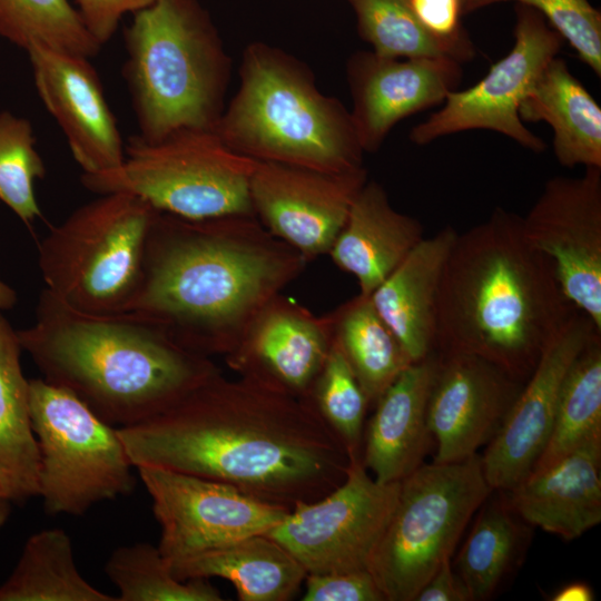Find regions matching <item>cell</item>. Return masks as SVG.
I'll return each instance as SVG.
<instances>
[{"mask_svg":"<svg viewBox=\"0 0 601 601\" xmlns=\"http://www.w3.org/2000/svg\"><path fill=\"white\" fill-rule=\"evenodd\" d=\"M118 433L135 467L225 482L288 510L334 490L349 463L308 398L221 371Z\"/></svg>","mask_w":601,"mask_h":601,"instance_id":"obj_1","label":"cell"},{"mask_svg":"<svg viewBox=\"0 0 601 601\" xmlns=\"http://www.w3.org/2000/svg\"><path fill=\"white\" fill-rule=\"evenodd\" d=\"M307 263L254 215L188 219L158 210L126 312L189 352L225 357Z\"/></svg>","mask_w":601,"mask_h":601,"instance_id":"obj_2","label":"cell"},{"mask_svg":"<svg viewBox=\"0 0 601 601\" xmlns=\"http://www.w3.org/2000/svg\"><path fill=\"white\" fill-rule=\"evenodd\" d=\"M578 308L552 262L526 242L521 216L497 207L459 234L444 265L434 352L480 356L524 383Z\"/></svg>","mask_w":601,"mask_h":601,"instance_id":"obj_3","label":"cell"},{"mask_svg":"<svg viewBox=\"0 0 601 601\" xmlns=\"http://www.w3.org/2000/svg\"><path fill=\"white\" fill-rule=\"evenodd\" d=\"M17 334L43 380L117 428L157 414L220 371L137 314L81 313L46 288L35 323Z\"/></svg>","mask_w":601,"mask_h":601,"instance_id":"obj_4","label":"cell"},{"mask_svg":"<svg viewBox=\"0 0 601 601\" xmlns=\"http://www.w3.org/2000/svg\"><path fill=\"white\" fill-rule=\"evenodd\" d=\"M213 131L255 160L333 173L363 167L351 114L290 57L259 42L245 50L240 86Z\"/></svg>","mask_w":601,"mask_h":601,"instance_id":"obj_5","label":"cell"},{"mask_svg":"<svg viewBox=\"0 0 601 601\" xmlns=\"http://www.w3.org/2000/svg\"><path fill=\"white\" fill-rule=\"evenodd\" d=\"M122 73L139 132L157 141L213 130L224 111L229 60L198 0H157L132 13Z\"/></svg>","mask_w":601,"mask_h":601,"instance_id":"obj_6","label":"cell"},{"mask_svg":"<svg viewBox=\"0 0 601 601\" xmlns=\"http://www.w3.org/2000/svg\"><path fill=\"white\" fill-rule=\"evenodd\" d=\"M157 213L126 191L100 194L75 209L38 246L46 289L81 313H125L140 285Z\"/></svg>","mask_w":601,"mask_h":601,"instance_id":"obj_7","label":"cell"},{"mask_svg":"<svg viewBox=\"0 0 601 601\" xmlns=\"http://www.w3.org/2000/svg\"><path fill=\"white\" fill-rule=\"evenodd\" d=\"M491 492L479 454L422 464L400 481L394 511L368 565L385 601H415Z\"/></svg>","mask_w":601,"mask_h":601,"instance_id":"obj_8","label":"cell"},{"mask_svg":"<svg viewBox=\"0 0 601 601\" xmlns=\"http://www.w3.org/2000/svg\"><path fill=\"white\" fill-rule=\"evenodd\" d=\"M125 152L119 167L81 175L83 187L98 195L130 193L188 219L254 215L249 180L256 160L230 149L213 130H180L157 141L136 135Z\"/></svg>","mask_w":601,"mask_h":601,"instance_id":"obj_9","label":"cell"},{"mask_svg":"<svg viewBox=\"0 0 601 601\" xmlns=\"http://www.w3.org/2000/svg\"><path fill=\"white\" fill-rule=\"evenodd\" d=\"M29 414L39 450L38 495L48 513L82 515L134 490L136 467L118 428L72 393L29 380Z\"/></svg>","mask_w":601,"mask_h":601,"instance_id":"obj_10","label":"cell"},{"mask_svg":"<svg viewBox=\"0 0 601 601\" xmlns=\"http://www.w3.org/2000/svg\"><path fill=\"white\" fill-rule=\"evenodd\" d=\"M400 482H377L361 454L349 453L345 479L323 497L298 503L267 534L308 573L368 570L394 511Z\"/></svg>","mask_w":601,"mask_h":601,"instance_id":"obj_11","label":"cell"},{"mask_svg":"<svg viewBox=\"0 0 601 601\" xmlns=\"http://www.w3.org/2000/svg\"><path fill=\"white\" fill-rule=\"evenodd\" d=\"M563 39L536 10L516 4L514 43L487 73L464 90L451 91L442 108L416 125L410 139L426 145L441 137L475 129L502 134L523 148L542 152L546 144L530 131L520 107Z\"/></svg>","mask_w":601,"mask_h":601,"instance_id":"obj_12","label":"cell"},{"mask_svg":"<svg viewBox=\"0 0 601 601\" xmlns=\"http://www.w3.org/2000/svg\"><path fill=\"white\" fill-rule=\"evenodd\" d=\"M160 525L158 549L169 562L268 533L290 510L216 480L138 466Z\"/></svg>","mask_w":601,"mask_h":601,"instance_id":"obj_13","label":"cell"},{"mask_svg":"<svg viewBox=\"0 0 601 601\" xmlns=\"http://www.w3.org/2000/svg\"><path fill=\"white\" fill-rule=\"evenodd\" d=\"M521 224L530 246L552 262L566 298L601 331V168L548 180Z\"/></svg>","mask_w":601,"mask_h":601,"instance_id":"obj_14","label":"cell"},{"mask_svg":"<svg viewBox=\"0 0 601 601\" xmlns=\"http://www.w3.org/2000/svg\"><path fill=\"white\" fill-rule=\"evenodd\" d=\"M366 181L364 167L333 173L256 160L250 203L262 225L309 262L328 254Z\"/></svg>","mask_w":601,"mask_h":601,"instance_id":"obj_15","label":"cell"},{"mask_svg":"<svg viewBox=\"0 0 601 601\" xmlns=\"http://www.w3.org/2000/svg\"><path fill=\"white\" fill-rule=\"evenodd\" d=\"M591 318L575 309L543 347L503 424L481 456L492 490L510 491L531 472L550 437L563 380L594 333Z\"/></svg>","mask_w":601,"mask_h":601,"instance_id":"obj_16","label":"cell"},{"mask_svg":"<svg viewBox=\"0 0 601 601\" xmlns=\"http://www.w3.org/2000/svg\"><path fill=\"white\" fill-rule=\"evenodd\" d=\"M436 355L427 403V423L437 444L434 462H459L495 436L523 383L473 354Z\"/></svg>","mask_w":601,"mask_h":601,"instance_id":"obj_17","label":"cell"},{"mask_svg":"<svg viewBox=\"0 0 601 601\" xmlns=\"http://www.w3.org/2000/svg\"><path fill=\"white\" fill-rule=\"evenodd\" d=\"M26 52L38 96L62 130L81 175L119 167L126 144L90 58L41 45Z\"/></svg>","mask_w":601,"mask_h":601,"instance_id":"obj_18","label":"cell"},{"mask_svg":"<svg viewBox=\"0 0 601 601\" xmlns=\"http://www.w3.org/2000/svg\"><path fill=\"white\" fill-rule=\"evenodd\" d=\"M333 339L331 313L316 316L278 294L259 311L225 361L238 376L308 398Z\"/></svg>","mask_w":601,"mask_h":601,"instance_id":"obj_19","label":"cell"},{"mask_svg":"<svg viewBox=\"0 0 601 601\" xmlns=\"http://www.w3.org/2000/svg\"><path fill=\"white\" fill-rule=\"evenodd\" d=\"M351 118L364 151H376L402 119L442 104L455 90L460 62L446 57L353 56L347 68Z\"/></svg>","mask_w":601,"mask_h":601,"instance_id":"obj_20","label":"cell"},{"mask_svg":"<svg viewBox=\"0 0 601 601\" xmlns=\"http://www.w3.org/2000/svg\"><path fill=\"white\" fill-rule=\"evenodd\" d=\"M601 432L510 490L509 506L531 525L564 540L601 522Z\"/></svg>","mask_w":601,"mask_h":601,"instance_id":"obj_21","label":"cell"},{"mask_svg":"<svg viewBox=\"0 0 601 601\" xmlns=\"http://www.w3.org/2000/svg\"><path fill=\"white\" fill-rule=\"evenodd\" d=\"M436 352L405 367L374 404L362 462L381 483L400 482L424 464L432 433L427 403Z\"/></svg>","mask_w":601,"mask_h":601,"instance_id":"obj_22","label":"cell"},{"mask_svg":"<svg viewBox=\"0 0 601 601\" xmlns=\"http://www.w3.org/2000/svg\"><path fill=\"white\" fill-rule=\"evenodd\" d=\"M456 236L446 225L424 237L370 295L412 363L434 352L439 289Z\"/></svg>","mask_w":601,"mask_h":601,"instance_id":"obj_23","label":"cell"},{"mask_svg":"<svg viewBox=\"0 0 601 601\" xmlns=\"http://www.w3.org/2000/svg\"><path fill=\"white\" fill-rule=\"evenodd\" d=\"M423 238L422 224L393 208L383 186L367 180L328 254L370 296Z\"/></svg>","mask_w":601,"mask_h":601,"instance_id":"obj_24","label":"cell"},{"mask_svg":"<svg viewBox=\"0 0 601 601\" xmlns=\"http://www.w3.org/2000/svg\"><path fill=\"white\" fill-rule=\"evenodd\" d=\"M181 581L220 578L240 601H287L307 575L303 565L267 533L169 563Z\"/></svg>","mask_w":601,"mask_h":601,"instance_id":"obj_25","label":"cell"},{"mask_svg":"<svg viewBox=\"0 0 601 601\" xmlns=\"http://www.w3.org/2000/svg\"><path fill=\"white\" fill-rule=\"evenodd\" d=\"M523 121H545L563 167L601 168V108L585 87L554 57L520 107Z\"/></svg>","mask_w":601,"mask_h":601,"instance_id":"obj_26","label":"cell"},{"mask_svg":"<svg viewBox=\"0 0 601 601\" xmlns=\"http://www.w3.org/2000/svg\"><path fill=\"white\" fill-rule=\"evenodd\" d=\"M17 331L0 313V484L13 502L38 495L39 450Z\"/></svg>","mask_w":601,"mask_h":601,"instance_id":"obj_27","label":"cell"},{"mask_svg":"<svg viewBox=\"0 0 601 601\" xmlns=\"http://www.w3.org/2000/svg\"><path fill=\"white\" fill-rule=\"evenodd\" d=\"M0 601H117L79 572L69 535L61 529L32 534L7 580Z\"/></svg>","mask_w":601,"mask_h":601,"instance_id":"obj_28","label":"cell"},{"mask_svg":"<svg viewBox=\"0 0 601 601\" xmlns=\"http://www.w3.org/2000/svg\"><path fill=\"white\" fill-rule=\"evenodd\" d=\"M331 315L334 341L374 405L412 362L370 296L358 293Z\"/></svg>","mask_w":601,"mask_h":601,"instance_id":"obj_29","label":"cell"},{"mask_svg":"<svg viewBox=\"0 0 601 601\" xmlns=\"http://www.w3.org/2000/svg\"><path fill=\"white\" fill-rule=\"evenodd\" d=\"M598 432H601V333L599 332L592 335L563 380L550 437L532 472L554 464Z\"/></svg>","mask_w":601,"mask_h":601,"instance_id":"obj_30","label":"cell"},{"mask_svg":"<svg viewBox=\"0 0 601 601\" xmlns=\"http://www.w3.org/2000/svg\"><path fill=\"white\" fill-rule=\"evenodd\" d=\"M0 38L92 58L101 49L70 0H0Z\"/></svg>","mask_w":601,"mask_h":601,"instance_id":"obj_31","label":"cell"},{"mask_svg":"<svg viewBox=\"0 0 601 601\" xmlns=\"http://www.w3.org/2000/svg\"><path fill=\"white\" fill-rule=\"evenodd\" d=\"M105 571L117 587V601H221L206 579L181 581L173 573L158 546L148 542L119 546Z\"/></svg>","mask_w":601,"mask_h":601,"instance_id":"obj_32","label":"cell"},{"mask_svg":"<svg viewBox=\"0 0 601 601\" xmlns=\"http://www.w3.org/2000/svg\"><path fill=\"white\" fill-rule=\"evenodd\" d=\"M521 531L511 508L499 502L484 506L457 558V575L470 601L485 600L514 561Z\"/></svg>","mask_w":601,"mask_h":601,"instance_id":"obj_33","label":"cell"},{"mask_svg":"<svg viewBox=\"0 0 601 601\" xmlns=\"http://www.w3.org/2000/svg\"><path fill=\"white\" fill-rule=\"evenodd\" d=\"M361 37L373 52L388 58L446 57L461 62L449 46L431 37L418 23L410 0H347Z\"/></svg>","mask_w":601,"mask_h":601,"instance_id":"obj_34","label":"cell"},{"mask_svg":"<svg viewBox=\"0 0 601 601\" xmlns=\"http://www.w3.org/2000/svg\"><path fill=\"white\" fill-rule=\"evenodd\" d=\"M45 175L30 120L0 111V201L27 225L41 217L35 183Z\"/></svg>","mask_w":601,"mask_h":601,"instance_id":"obj_35","label":"cell"},{"mask_svg":"<svg viewBox=\"0 0 601 601\" xmlns=\"http://www.w3.org/2000/svg\"><path fill=\"white\" fill-rule=\"evenodd\" d=\"M308 400L348 453L361 454L365 414L371 405L334 339Z\"/></svg>","mask_w":601,"mask_h":601,"instance_id":"obj_36","label":"cell"},{"mask_svg":"<svg viewBox=\"0 0 601 601\" xmlns=\"http://www.w3.org/2000/svg\"><path fill=\"white\" fill-rule=\"evenodd\" d=\"M513 1L536 10L566 40L598 77L601 76V12L588 0H464L470 13L495 3Z\"/></svg>","mask_w":601,"mask_h":601,"instance_id":"obj_37","label":"cell"},{"mask_svg":"<svg viewBox=\"0 0 601 601\" xmlns=\"http://www.w3.org/2000/svg\"><path fill=\"white\" fill-rule=\"evenodd\" d=\"M464 0H410L422 28L437 41L452 48L461 61L471 59L474 47L461 23Z\"/></svg>","mask_w":601,"mask_h":601,"instance_id":"obj_38","label":"cell"},{"mask_svg":"<svg viewBox=\"0 0 601 601\" xmlns=\"http://www.w3.org/2000/svg\"><path fill=\"white\" fill-rule=\"evenodd\" d=\"M303 601H385L368 570L308 573Z\"/></svg>","mask_w":601,"mask_h":601,"instance_id":"obj_39","label":"cell"},{"mask_svg":"<svg viewBox=\"0 0 601 601\" xmlns=\"http://www.w3.org/2000/svg\"><path fill=\"white\" fill-rule=\"evenodd\" d=\"M157 0H75L86 27L104 46L117 31L127 13H135Z\"/></svg>","mask_w":601,"mask_h":601,"instance_id":"obj_40","label":"cell"},{"mask_svg":"<svg viewBox=\"0 0 601 601\" xmlns=\"http://www.w3.org/2000/svg\"><path fill=\"white\" fill-rule=\"evenodd\" d=\"M415 601H470L466 588L452 570L451 558L442 561L420 590Z\"/></svg>","mask_w":601,"mask_h":601,"instance_id":"obj_41","label":"cell"},{"mask_svg":"<svg viewBox=\"0 0 601 601\" xmlns=\"http://www.w3.org/2000/svg\"><path fill=\"white\" fill-rule=\"evenodd\" d=\"M593 599L591 588L582 582L570 583L561 588L552 598L553 601H591Z\"/></svg>","mask_w":601,"mask_h":601,"instance_id":"obj_42","label":"cell"},{"mask_svg":"<svg viewBox=\"0 0 601 601\" xmlns=\"http://www.w3.org/2000/svg\"><path fill=\"white\" fill-rule=\"evenodd\" d=\"M17 303V294L8 284L0 279V312L11 309Z\"/></svg>","mask_w":601,"mask_h":601,"instance_id":"obj_43","label":"cell"},{"mask_svg":"<svg viewBox=\"0 0 601 601\" xmlns=\"http://www.w3.org/2000/svg\"><path fill=\"white\" fill-rule=\"evenodd\" d=\"M11 502L12 501L7 496L0 484V529L9 516Z\"/></svg>","mask_w":601,"mask_h":601,"instance_id":"obj_44","label":"cell"}]
</instances>
